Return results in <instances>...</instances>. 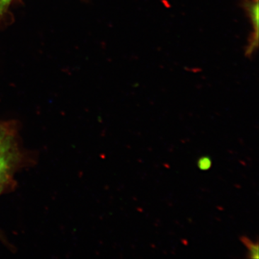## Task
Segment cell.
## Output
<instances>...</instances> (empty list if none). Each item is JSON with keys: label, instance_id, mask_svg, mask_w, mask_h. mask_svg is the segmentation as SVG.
Listing matches in <instances>:
<instances>
[{"label": "cell", "instance_id": "obj_6", "mask_svg": "<svg viewBox=\"0 0 259 259\" xmlns=\"http://www.w3.org/2000/svg\"><path fill=\"white\" fill-rule=\"evenodd\" d=\"M12 2L13 0H0V19L7 13Z\"/></svg>", "mask_w": 259, "mask_h": 259}, {"label": "cell", "instance_id": "obj_4", "mask_svg": "<svg viewBox=\"0 0 259 259\" xmlns=\"http://www.w3.org/2000/svg\"><path fill=\"white\" fill-rule=\"evenodd\" d=\"M241 241L244 243L245 246L247 247L248 250V256L250 258H258V243H253V242L250 241L249 238L246 237H243L241 238Z\"/></svg>", "mask_w": 259, "mask_h": 259}, {"label": "cell", "instance_id": "obj_5", "mask_svg": "<svg viewBox=\"0 0 259 259\" xmlns=\"http://www.w3.org/2000/svg\"><path fill=\"white\" fill-rule=\"evenodd\" d=\"M197 166L202 171H207L212 166V160L209 156H202L197 161Z\"/></svg>", "mask_w": 259, "mask_h": 259}, {"label": "cell", "instance_id": "obj_1", "mask_svg": "<svg viewBox=\"0 0 259 259\" xmlns=\"http://www.w3.org/2000/svg\"><path fill=\"white\" fill-rule=\"evenodd\" d=\"M17 153L14 147L0 153V192L9 180L12 168L16 161Z\"/></svg>", "mask_w": 259, "mask_h": 259}, {"label": "cell", "instance_id": "obj_3", "mask_svg": "<svg viewBox=\"0 0 259 259\" xmlns=\"http://www.w3.org/2000/svg\"><path fill=\"white\" fill-rule=\"evenodd\" d=\"M13 148V138L7 131L0 128V153Z\"/></svg>", "mask_w": 259, "mask_h": 259}, {"label": "cell", "instance_id": "obj_2", "mask_svg": "<svg viewBox=\"0 0 259 259\" xmlns=\"http://www.w3.org/2000/svg\"><path fill=\"white\" fill-rule=\"evenodd\" d=\"M247 11L250 19H251L252 23H253V28H254V40H253V46L250 50L254 51L255 48L258 47V0H251V1L247 3ZM251 53V52H250Z\"/></svg>", "mask_w": 259, "mask_h": 259}]
</instances>
